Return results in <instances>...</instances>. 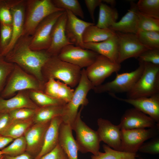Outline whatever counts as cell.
Masks as SVG:
<instances>
[{
    "label": "cell",
    "mask_w": 159,
    "mask_h": 159,
    "mask_svg": "<svg viewBox=\"0 0 159 159\" xmlns=\"http://www.w3.org/2000/svg\"><path fill=\"white\" fill-rule=\"evenodd\" d=\"M32 36L22 35L5 56L7 62L16 64L40 81L45 83L42 70L51 56L46 50L34 51L30 47Z\"/></svg>",
    "instance_id": "1"
},
{
    "label": "cell",
    "mask_w": 159,
    "mask_h": 159,
    "mask_svg": "<svg viewBox=\"0 0 159 159\" xmlns=\"http://www.w3.org/2000/svg\"><path fill=\"white\" fill-rule=\"evenodd\" d=\"M82 70L76 66L61 60L57 56H52L44 65L42 72L45 82L52 79L73 88L80 81Z\"/></svg>",
    "instance_id": "2"
},
{
    "label": "cell",
    "mask_w": 159,
    "mask_h": 159,
    "mask_svg": "<svg viewBox=\"0 0 159 159\" xmlns=\"http://www.w3.org/2000/svg\"><path fill=\"white\" fill-rule=\"evenodd\" d=\"M44 83L14 64V68L0 94V97L8 99L23 90H37L43 91Z\"/></svg>",
    "instance_id": "3"
},
{
    "label": "cell",
    "mask_w": 159,
    "mask_h": 159,
    "mask_svg": "<svg viewBox=\"0 0 159 159\" xmlns=\"http://www.w3.org/2000/svg\"><path fill=\"white\" fill-rule=\"evenodd\" d=\"M62 11H65L57 7L51 0H26L22 35L32 36L37 26L44 19L54 13Z\"/></svg>",
    "instance_id": "4"
},
{
    "label": "cell",
    "mask_w": 159,
    "mask_h": 159,
    "mask_svg": "<svg viewBox=\"0 0 159 159\" xmlns=\"http://www.w3.org/2000/svg\"><path fill=\"white\" fill-rule=\"evenodd\" d=\"M144 69L127 98L148 97L159 93V65L143 62Z\"/></svg>",
    "instance_id": "5"
},
{
    "label": "cell",
    "mask_w": 159,
    "mask_h": 159,
    "mask_svg": "<svg viewBox=\"0 0 159 159\" xmlns=\"http://www.w3.org/2000/svg\"><path fill=\"white\" fill-rule=\"evenodd\" d=\"M94 87L88 79L84 68L82 70L80 81L77 86L70 100L65 105L63 114L61 117L62 122L73 125L80 106H85L89 103L87 98L89 92Z\"/></svg>",
    "instance_id": "6"
},
{
    "label": "cell",
    "mask_w": 159,
    "mask_h": 159,
    "mask_svg": "<svg viewBox=\"0 0 159 159\" xmlns=\"http://www.w3.org/2000/svg\"><path fill=\"white\" fill-rule=\"evenodd\" d=\"M84 107H81L71 127L76 133L75 140L78 151L97 155L100 152L101 141L97 131L90 128L82 120L81 114Z\"/></svg>",
    "instance_id": "7"
},
{
    "label": "cell",
    "mask_w": 159,
    "mask_h": 159,
    "mask_svg": "<svg viewBox=\"0 0 159 159\" xmlns=\"http://www.w3.org/2000/svg\"><path fill=\"white\" fill-rule=\"evenodd\" d=\"M143 62H139L138 67L132 71L119 74L116 73L115 78L112 81L94 87L93 90L98 94L105 92L109 94L130 91L142 74L143 70Z\"/></svg>",
    "instance_id": "8"
},
{
    "label": "cell",
    "mask_w": 159,
    "mask_h": 159,
    "mask_svg": "<svg viewBox=\"0 0 159 159\" xmlns=\"http://www.w3.org/2000/svg\"><path fill=\"white\" fill-rule=\"evenodd\" d=\"M121 68V64L99 54L94 62L85 69L86 75L94 87L102 84L105 80Z\"/></svg>",
    "instance_id": "9"
},
{
    "label": "cell",
    "mask_w": 159,
    "mask_h": 159,
    "mask_svg": "<svg viewBox=\"0 0 159 159\" xmlns=\"http://www.w3.org/2000/svg\"><path fill=\"white\" fill-rule=\"evenodd\" d=\"M64 11H59L54 13L47 17L39 24L32 36L30 47L32 50H46L49 48L53 26Z\"/></svg>",
    "instance_id": "10"
},
{
    "label": "cell",
    "mask_w": 159,
    "mask_h": 159,
    "mask_svg": "<svg viewBox=\"0 0 159 159\" xmlns=\"http://www.w3.org/2000/svg\"><path fill=\"white\" fill-rule=\"evenodd\" d=\"M159 127L148 129L121 130V151L136 154L145 141L157 136Z\"/></svg>",
    "instance_id": "11"
},
{
    "label": "cell",
    "mask_w": 159,
    "mask_h": 159,
    "mask_svg": "<svg viewBox=\"0 0 159 159\" xmlns=\"http://www.w3.org/2000/svg\"><path fill=\"white\" fill-rule=\"evenodd\" d=\"M99 55L94 51L70 44L64 47L57 56L61 60L82 69L92 64Z\"/></svg>",
    "instance_id": "12"
},
{
    "label": "cell",
    "mask_w": 159,
    "mask_h": 159,
    "mask_svg": "<svg viewBox=\"0 0 159 159\" xmlns=\"http://www.w3.org/2000/svg\"><path fill=\"white\" fill-rule=\"evenodd\" d=\"M118 44L117 63L121 64L131 58H137L143 52L151 49L143 45L136 34L115 32Z\"/></svg>",
    "instance_id": "13"
},
{
    "label": "cell",
    "mask_w": 159,
    "mask_h": 159,
    "mask_svg": "<svg viewBox=\"0 0 159 159\" xmlns=\"http://www.w3.org/2000/svg\"><path fill=\"white\" fill-rule=\"evenodd\" d=\"M118 125L121 130H126L159 126L150 117L134 107L125 111Z\"/></svg>",
    "instance_id": "14"
},
{
    "label": "cell",
    "mask_w": 159,
    "mask_h": 159,
    "mask_svg": "<svg viewBox=\"0 0 159 159\" xmlns=\"http://www.w3.org/2000/svg\"><path fill=\"white\" fill-rule=\"evenodd\" d=\"M50 121L34 123L24 135L27 145L26 152L30 154L33 159L42 149L45 134Z\"/></svg>",
    "instance_id": "15"
},
{
    "label": "cell",
    "mask_w": 159,
    "mask_h": 159,
    "mask_svg": "<svg viewBox=\"0 0 159 159\" xmlns=\"http://www.w3.org/2000/svg\"><path fill=\"white\" fill-rule=\"evenodd\" d=\"M97 124V131L100 141L115 150L121 151V129L119 125H115L102 118L98 119Z\"/></svg>",
    "instance_id": "16"
},
{
    "label": "cell",
    "mask_w": 159,
    "mask_h": 159,
    "mask_svg": "<svg viewBox=\"0 0 159 159\" xmlns=\"http://www.w3.org/2000/svg\"><path fill=\"white\" fill-rule=\"evenodd\" d=\"M65 11L67 19L65 30L67 38L72 44L84 48L82 40L84 32L88 26L95 24L80 19L69 11Z\"/></svg>",
    "instance_id": "17"
},
{
    "label": "cell",
    "mask_w": 159,
    "mask_h": 159,
    "mask_svg": "<svg viewBox=\"0 0 159 159\" xmlns=\"http://www.w3.org/2000/svg\"><path fill=\"white\" fill-rule=\"evenodd\" d=\"M113 97L132 105L134 108L147 115L159 124V93L148 97L136 99L122 98L115 94H110Z\"/></svg>",
    "instance_id": "18"
},
{
    "label": "cell",
    "mask_w": 159,
    "mask_h": 159,
    "mask_svg": "<svg viewBox=\"0 0 159 159\" xmlns=\"http://www.w3.org/2000/svg\"><path fill=\"white\" fill-rule=\"evenodd\" d=\"M67 19L65 11L59 17L52 28L51 34L50 46L46 50L51 56H57L61 50L65 46L72 44L67 39L65 27Z\"/></svg>",
    "instance_id": "19"
},
{
    "label": "cell",
    "mask_w": 159,
    "mask_h": 159,
    "mask_svg": "<svg viewBox=\"0 0 159 159\" xmlns=\"http://www.w3.org/2000/svg\"><path fill=\"white\" fill-rule=\"evenodd\" d=\"M26 0H18L11 8L12 36L11 42L4 52L5 56L22 35L24 23Z\"/></svg>",
    "instance_id": "20"
},
{
    "label": "cell",
    "mask_w": 159,
    "mask_h": 159,
    "mask_svg": "<svg viewBox=\"0 0 159 159\" xmlns=\"http://www.w3.org/2000/svg\"><path fill=\"white\" fill-rule=\"evenodd\" d=\"M136 4L130 2V7L126 14L118 22L113 24L109 29L115 32L136 34L139 30V21Z\"/></svg>",
    "instance_id": "21"
},
{
    "label": "cell",
    "mask_w": 159,
    "mask_h": 159,
    "mask_svg": "<svg viewBox=\"0 0 159 159\" xmlns=\"http://www.w3.org/2000/svg\"><path fill=\"white\" fill-rule=\"evenodd\" d=\"M39 107L30 98L28 90L19 91L13 97L8 99L0 97V113H9L21 108L36 109Z\"/></svg>",
    "instance_id": "22"
},
{
    "label": "cell",
    "mask_w": 159,
    "mask_h": 159,
    "mask_svg": "<svg viewBox=\"0 0 159 159\" xmlns=\"http://www.w3.org/2000/svg\"><path fill=\"white\" fill-rule=\"evenodd\" d=\"M84 48L94 51L117 63L118 44L116 34L103 41L84 43Z\"/></svg>",
    "instance_id": "23"
},
{
    "label": "cell",
    "mask_w": 159,
    "mask_h": 159,
    "mask_svg": "<svg viewBox=\"0 0 159 159\" xmlns=\"http://www.w3.org/2000/svg\"><path fill=\"white\" fill-rule=\"evenodd\" d=\"M72 130L70 125L62 122L59 129L58 144L68 159H78V149Z\"/></svg>",
    "instance_id": "24"
},
{
    "label": "cell",
    "mask_w": 159,
    "mask_h": 159,
    "mask_svg": "<svg viewBox=\"0 0 159 159\" xmlns=\"http://www.w3.org/2000/svg\"><path fill=\"white\" fill-rule=\"evenodd\" d=\"M62 122L61 116L56 117L51 121L45 134L42 149L33 159H40L42 156L52 150L58 144L59 127Z\"/></svg>",
    "instance_id": "25"
},
{
    "label": "cell",
    "mask_w": 159,
    "mask_h": 159,
    "mask_svg": "<svg viewBox=\"0 0 159 159\" xmlns=\"http://www.w3.org/2000/svg\"><path fill=\"white\" fill-rule=\"evenodd\" d=\"M74 91L66 84L59 80L50 79L44 84L43 92L55 99L67 103L71 100Z\"/></svg>",
    "instance_id": "26"
},
{
    "label": "cell",
    "mask_w": 159,
    "mask_h": 159,
    "mask_svg": "<svg viewBox=\"0 0 159 159\" xmlns=\"http://www.w3.org/2000/svg\"><path fill=\"white\" fill-rule=\"evenodd\" d=\"M64 105L39 107L36 109L32 117L34 123L49 122L56 117H62L63 114Z\"/></svg>",
    "instance_id": "27"
},
{
    "label": "cell",
    "mask_w": 159,
    "mask_h": 159,
    "mask_svg": "<svg viewBox=\"0 0 159 159\" xmlns=\"http://www.w3.org/2000/svg\"><path fill=\"white\" fill-rule=\"evenodd\" d=\"M33 124L32 118L12 120L0 135L15 139L24 136L27 129Z\"/></svg>",
    "instance_id": "28"
},
{
    "label": "cell",
    "mask_w": 159,
    "mask_h": 159,
    "mask_svg": "<svg viewBox=\"0 0 159 159\" xmlns=\"http://www.w3.org/2000/svg\"><path fill=\"white\" fill-rule=\"evenodd\" d=\"M115 34V32L110 29L100 28L95 24L91 25L84 32L82 40L84 43L100 42L107 39Z\"/></svg>",
    "instance_id": "29"
},
{
    "label": "cell",
    "mask_w": 159,
    "mask_h": 159,
    "mask_svg": "<svg viewBox=\"0 0 159 159\" xmlns=\"http://www.w3.org/2000/svg\"><path fill=\"white\" fill-rule=\"evenodd\" d=\"M99 7L98 19L95 25L100 28L109 29L113 24L117 22L118 18V12L115 9L102 2Z\"/></svg>",
    "instance_id": "30"
},
{
    "label": "cell",
    "mask_w": 159,
    "mask_h": 159,
    "mask_svg": "<svg viewBox=\"0 0 159 159\" xmlns=\"http://www.w3.org/2000/svg\"><path fill=\"white\" fill-rule=\"evenodd\" d=\"M28 91L31 100L39 107L64 105L67 103L64 101L51 97L41 90H29Z\"/></svg>",
    "instance_id": "31"
},
{
    "label": "cell",
    "mask_w": 159,
    "mask_h": 159,
    "mask_svg": "<svg viewBox=\"0 0 159 159\" xmlns=\"http://www.w3.org/2000/svg\"><path fill=\"white\" fill-rule=\"evenodd\" d=\"M102 147L104 153L100 151L97 155H93L91 159H135L138 157L137 154L117 151L105 144Z\"/></svg>",
    "instance_id": "32"
},
{
    "label": "cell",
    "mask_w": 159,
    "mask_h": 159,
    "mask_svg": "<svg viewBox=\"0 0 159 159\" xmlns=\"http://www.w3.org/2000/svg\"><path fill=\"white\" fill-rule=\"evenodd\" d=\"M136 5L142 14L159 19V0H139Z\"/></svg>",
    "instance_id": "33"
},
{
    "label": "cell",
    "mask_w": 159,
    "mask_h": 159,
    "mask_svg": "<svg viewBox=\"0 0 159 159\" xmlns=\"http://www.w3.org/2000/svg\"><path fill=\"white\" fill-rule=\"evenodd\" d=\"M26 141L24 136L14 139L8 146L1 150L3 155L12 156L21 155L26 152Z\"/></svg>",
    "instance_id": "34"
},
{
    "label": "cell",
    "mask_w": 159,
    "mask_h": 159,
    "mask_svg": "<svg viewBox=\"0 0 159 159\" xmlns=\"http://www.w3.org/2000/svg\"><path fill=\"white\" fill-rule=\"evenodd\" d=\"M143 45L150 49H159V32L139 30L136 34Z\"/></svg>",
    "instance_id": "35"
},
{
    "label": "cell",
    "mask_w": 159,
    "mask_h": 159,
    "mask_svg": "<svg viewBox=\"0 0 159 159\" xmlns=\"http://www.w3.org/2000/svg\"><path fill=\"white\" fill-rule=\"evenodd\" d=\"M52 1L57 7L64 11H69L76 16L84 19L83 11L77 0H52Z\"/></svg>",
    "instance_id": "36"
},
{
    "label": "cell",
    "mask_w": 159,
    "mask_h": 159,
    "mask_svg": "<svg viewBox=\"0 0 159 159\" xmlns=\"http://www.w3.org/2000/svg\"><path fill=\"white\" fill-rule=\"evenodd\" d=\"M18 0H0V24H11V8Z\"/></svg>",
    "instance_id": "37"
},
{
    "label": "cell",
    "mask_w": 159,
    "mask_h": 159,
    "mask_svg": "<svg viewBox=\"0 0 159 159\" xmlns=\"http://www.w3.org/2000/svg\"><path fill=\"white\" fill-rule=\"evenodd\" d=\"M137 14L139 21V30L159 32V19L145 15L138 10Z\"/></svg>",
    "instance_id": "38"
},
{
    "label": "cell",
    "mask_w": 159,
    "mask_h": 159,
    "mask_svg": "<svg viewBox=\"0 0 159 159\" xmlns=\"http://www.w3.org/2000/svg\"><path fill=\"white\" fill-rule=\"evenodd\" d=\"M12 36V24H0V54L1 55L3 56L4 52L9 45Z\"/></svg>",
    "instance_id": "39"
},
{
    "label": "cell",
    "mask_w": 159,
    "mask_h": 159,
    "mask_svg": "<svg viewBox=\"0 0 159 159\" xmlns=\"http://www.w3.org/2000/svg\"><path fill=\"white\" fill-rule=\"evenodd\" d=\"M14 64L7 62L5 57L0 54V94L12 71Z\"/></svg>",
    "instance_id": "40"
},
{
    "label": "cell",
    "mask_w": 159,
    "mask_h": 159,
    "mask_svg": "<svg viewBox=\"0 0 159 159\" xmlns=\"http://www.w3.org/2000/svg\"><path fill=\"white\" fill-rule=\"evenodd\" d=\"M137 58L140 62L159 65V49H148L142 53Z\"/></svg>",
    "instance_id": "41"
},
{
    "label": "cell",
    "mask_w": 159,
    "mask_h": 159,
    "mask_svg": "<svg viewBox=\"0 0 159 159\" xmlns=\"http://www.w3.org/2000/svg\"><path fill=\"white\" fill-rule=\"evenodd\" d=\"M149 141L144 143L138 150L139 151L151 155L159 153V138L156 136L151 138Z\"/></svg>",
    "instance_id": "42"
},
{
    "label": "cell",
    "mask_w": 159,
    "mask_h": 159,
    "mask_svg": "<svg viewBox=\"0 0 159 159\" xmlns=\"http://www.w3.org/2000/svg\"><path fill=\"white\" fill-rule=\"evenodd\" d=\"M36 109L23 108L12 110L9 112L11 120L32 118Z\"/></svg>",
    "instance_id": "43"
},
{
    "label": "cell",
    "mask_w": 159,
    "mask_h": 159,
    "mask_svg": "<svg viewBox=\"0 0 159 159\" xmlns=\"http://www.w3.org/2000/svg\"><path fill=\"white\" fill-rule=\"evenodd\" d=\"M40 159H68L64 151L58 144L52 150L42 156Z\"/></svg>",
    "instance_id": "44"
},
{
    "label": "cell",
    "mask_w": 159,
    "mask_h": 159,
    "mask_svg": "<svg viewBox=\"0 0 159 159\" xmlns=\"http://www.w3.org/2000/svg\"><path fill=\"white\" fill-rule=\"evenodd\" d=\"M86 6L88 10L91 18L94 23L95 21L94 12L96 8L102 2V0H85Z\"/></svg>",
    "instance_id": "45"
},
{
    "label": "cell",
    "mask_w": 159,
    "mask_h": 159,
    "mask_svg": "<svg viewBox=\"0 0 159 159\" xmlns=\"http://www.w3.org/2000/svg\"><path fill=\"white\" fill-rule=\"evenodd\" d=\"M11 121L9 113H0V134Z\"/></svg>",
    "instance_id": "46"
},
{
    "label": "cell",
    "mask_w": 159,
    "mask_h": 159,
    "mask_svg": "<svg viewBox=\"0 0 159 159\" xmlns=\"http://www.w3.org/2000/svg\"><path fill=\"white\" fill-rule=\"evenodd\" d=\"M14 140L11 138L0 135V149L1 150L6 147Z\"/></svg>",
    "instance_id": "47"
},
{
    "label": "cell",
    "mask_w": 159,
    "mask_h": 159,
    "mask_svg": "<svg viewBox=\"0 0 159 159\" xmlns=\"http://www.w3.org/2000/svg\"><path fill=\"white\" fill-rule=\"evenodd\" d=\"M3 159H33V158L26 152L16 156L3 155Z\"/></svg>",
    "instance_id": "48"
},
{
    "label": "cell",
    "mask_w": 159,
    "mask_h": 159,
    "mask_svg": "<svg viewBox=\"0 0 159 159\" xmlns=\"http://www.w3.org/2000/svg\"><path fill=\"white\" fill-rule=\"evenodd\" d=\"M102 2L107 4H109L113 7L116 4V1L115 0H103Z\"/></svg>",
    "instance_id": "49"
},
{
    "label": "cell",
    "mask_w": 159,
    "mask_h": 159,
    "mask_svg": "<svg viewBox=\"0 0 159 159\" xmlns=\"http://www.w3.org/2000/svg\"><path fill=\"white\" fill-rule=\"evenodd\" d=\"M3 155H2L0 156V159H3Z\"/></svg>",
    "instance_id": "50"
},
{
    "label": "cell",
    "mask_w": 159,
    "mask_h": 159,
    "mask_svg": "<svg viewBox=\"0 0 159 159\" xmlns=\"http://www.w3.org/2000/svg\"><path fill=\"white\" fill-rule=\"evenodd\" d=\"M2 155V152H1V151H0V156Z\"/></svg>",
    "instance_id": "51"
},
{
    "label": "cell",
    "mask_w": 159,
    "mask_h": 159,
    "mask_svg": "<svg viewBox=\"0 0 159 159\" xmlns=\"http://www.w3.org/2000/svg\"><path fill=\"white\" fill-rule=\"evenodd\" d=\"M135 159H136L135 158ZM137 159H143V158H138Z\"/></svg>",
    "instance_id": "52"
}]
</instances>
